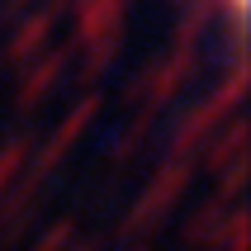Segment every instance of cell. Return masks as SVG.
Instances as JSON below:
<instances>
[{
    "mask_svg": "<svg viewBox=\"0 0 251 251\" xmlns=\"http://www.w3.org/2000/svg\"><path fill=\"white\" fill-rule=\"evenodd\" d=\"M242 5H247V0H232V10H242Z\"/></svg>",
    "mask_w": 251,
    "mask_h": 251,
    "instance_id": "obj_1",
    "label": "cell"
}]
</instances>
